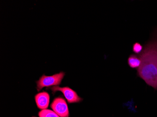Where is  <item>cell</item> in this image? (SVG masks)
Here are the masks:
<instances>
[{
  "instance_id": "1",
  "label": "cell",
  "mask_w": 157,
  "mask_h": 117,
  "mask_svg": "<svg viewBox=\"0 0 157 117\" xmlns=\"http://www.w3.org/2000/svg\"><path fill=\"white\" fill-rule=\"evenodd\" d=\"M139 58L141 63L137 68V75L157 90V37L144 46Z\"/></svg>"
},
{
  "instance_id": "2",
  "label": "cell",
  "mask_w": 157,
  "mask_h": 117,
  "mask_svg": "<svg viewBox=\"0 0 157 117\" xmlns=\"http://www.w3.org/2000/svg\"><path fill=\"white\" fill-rule=\"evenodd\" d=\"M65 75V73L63 72L51 76H46L44 75L36 82L38 91H39L44 87L60 85Z\"/></svg>"
},
{
  "instance_id": "3",
  "label": "cell",
  "mask_w": 157,
  "mask_h": 117,
  "mask_svg": "<svg viewBox=\"0 0 157 117\" xmlns=\"http://www.w3.org/2000/svg\"><path fill=\"white\" fill-rule=\"evenodd\" d=\"M51 89L53 92L58 91L62 92L68 103H78L83 100V98L78 96L75 91L69 87L53 86Z\"/></svg>"
},
{
  "instance_id": "4",
  "label": "cell",
  "mask_w": 157,
  "mask_h": 117,
  "mask_svg": "<svg viewBox=\"0 0 157 117\" xmlns=\"http://www.w3.org/2000/svg\"><path fill=\"white\" fill-rule=\"evenodd\" d=\"M51 107L60 117H69L68 107L65 99L59 97L55 98Z\"/></svg>"
},
{
  "instance_id": "5",
  "label": "cell",
  "mask_w": 157,
  "mask_h": 117,
  "mask_svg": "<svg viewBox=\"0 0 157 117\" xmlns=\"http://www.w3.org/2000/svg\"><path fill=\"white\" fill-rule=\"evenodd\" d=\"M49 94L47 92H42L35 95V100L37 106L41 110L46 109L49 103Z\"/></svg>"
},
{
  "instance_id": "6",
  "label": "cell",
  "mask_w": 157,
  "mask_h": 117,
  "mask_svg": "<svg viewBox=\"0 0 157 117\" xmlns=\"http://www.w3.org/2000/svg\"><path fill=\"white\" fill-rule=\"evenodd\" d=\"M128 65L132 68H138L141 65V60L136 55L130 54L128 59Z\"/></svg>"
},
{
  "instance_id": "7",
  "label": "cell",
  "mask_w": 157,
  "mask_h": 117,
  "mask_svg": "<svg viewBox=\"0 0 157 117\" xmlns=\"http://www.w3.org/2000/svg\"><path fill=\"white\" fill-rule=\"evenodd\" d=\"M39 117H60L55 112L48 110V109H44L39 112Z\"/></svg>"
},
{
  "instance_id": "8",
  "label": "cell",
  "mask_w": 157,
  "mask_h": 117,
  "mask_svg": "<svg viewBox=\"0 0 157 117\" xmlns=\"http://www.w3.org/2000/svg\"><path fill=\"white\" fill-rule=\"evenodd\" d=\"M143 46L139 42L134 43L132 47L133 52L136 54H140L143 50Z\"/></svg>"
},
{
  "instance_id": "9",
  "label": "cell",
  "mask_w": 157,
  "mask_h": 117,
  "mask_svg": "<svg viewBox=\"0 0 157 117\" xmlns=\"http://www.w3.org/2000/svg\"></svg>"
}]
</instances>
